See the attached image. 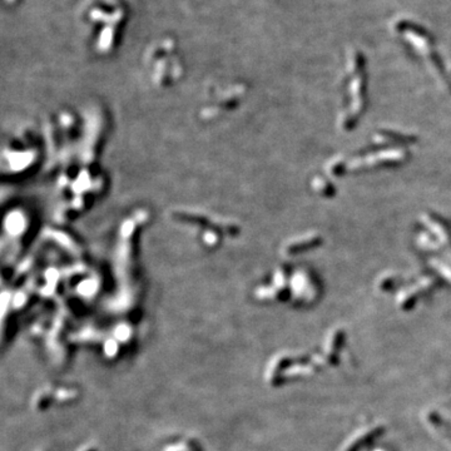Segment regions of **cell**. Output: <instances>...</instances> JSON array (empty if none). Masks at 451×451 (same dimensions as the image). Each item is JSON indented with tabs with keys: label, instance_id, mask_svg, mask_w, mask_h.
Returning a JSON list of instances; mask_svg holds the SVG:
<instances>
[{
	"label": "cell",
	"instance_id": "cell-1",
	"mask_svg": "<svg viewBox=\"0 0 451 451\" xmlns=\"http://www.w3.org/2000/svg\"><path fill=\"white\" fill-rule=\"evenodd\" d=\"M8 2H9V3H15V2H18V0H8Z\"/></svg>",
	"mask_w": 451,
	"mask_h": 451
}]
</instances>
